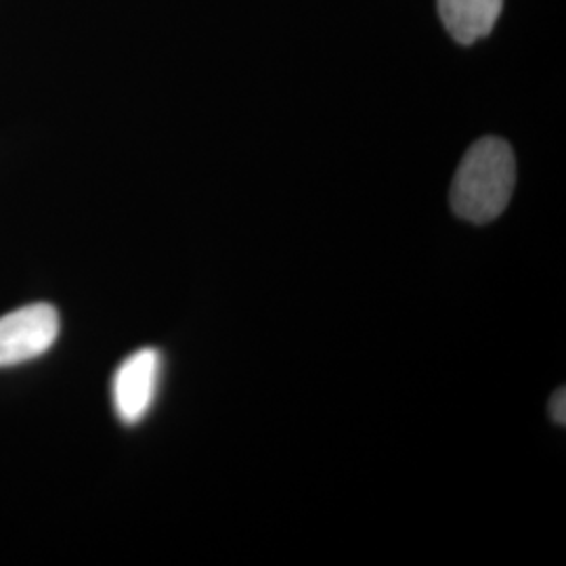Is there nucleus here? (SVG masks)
I'll return each instance as SVG.
<instances>
[{"label": "nucleus", "instance_id": "nucleus-1", "mask_svg": "<svg viewBox=\"0 0 566 566\" xmlns=\"http://www.w3.org/2000/svg\"><path fill=\"white\" fill-rule=\"evenodd\" d=\"M516 185V158L500 137H483L465 151L449 202L451 210L468 223L485 224L502 217Z\"/></svg>", "mask_w": 566, "mask_h": 566}, {"label": "nucleus", "instance_id": "nucleus-2", "mask_svg": "<svg viewBox=\"0 0 566 566\" xmlns=\"http://www.w3.org/2000/svg\"><path fill=\"white\" fill-rule=\"evenodd\" d=\"M60 336V315L51 304H28L0 317V367L44 355Z\"/></svg>", "mask_w": 566, "mask_h": 566}, {"label": "nucleus", "instance_id": "nucleus-3", "mask_svg": "<svg viewBox=\"0 0 566 566\" xmlns=\"http://www.w3.org/2000/svg\"><path fill=\"white\" fill-rule=\"evenodd\" d=\"M163 355L156 348H142L128 355L114 374L112 399L122 424L135 426L149 413L158 395Z\"/></svg>", "mask_w": 566, "mask_h": 566}, {"label": "nucleus", "instance_id": "nucleus-4", "mask_svg": "<svg viewBox=\"0 0 566 566\" xmlns=\"http://www.w3.org/2000/svg\"><path fill=\"white\" fill-rule=\"evenodd\" d=\"M502 7L504 0H439V15L455 41L472 44L493 30Z\"/></svg>", "mask_w": 566, "mask_h": 566}, {"label": "nucleus", "instance_id": "nucleus-5", "mask_svg": "<svg viewBox=\"0 0 566 566\" xmlns=\"http://www.w3.org/2000/svg\"><path fill=\"white\" fill-rule=\"evenodd\" d=\"M549 416L556 424L565 426L566 422V392L565 388H558L549 399Z\"/></svg>", "mask_w": 566, "mask_h": 566}]
</instances>
